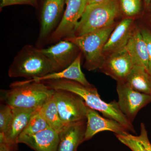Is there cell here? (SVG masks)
Listing matches in <instances>:
<instances>
[{"label": "cell", "instance_id": "1", "mask_svg": "<svg viewBox=\"0 0 151 151\" xmlns=\"http://www.w3.org/2000/svg\"><path fill=\"white\" fill-rule=\"evenodd\" d=\"M45 84L54 90H64L77 94L87 107L99 111L106 118L119 122L129 132L136 134L133 124L122 113L118 102L114 100L110 103H106L101 99L97 88L93 85L85 86L76 81L65 79L46 81Z\"/></svg>", "mask_w": 151, "mask_h": 151}, {"label": "cell", "instance_id": "2", "mask_svg": "<svg viewBox=\"0 0 151 151\" xmlns=\"http://www.w3.org/2000/svg\"><path fill=\"white\" fill-rule=\"evenodd\" d=\"M10 88L1 91V99L14 108L39 110L55 92L43 82L28 80L14 82Z\"/></svg>", "mask_w": 151, "mask_h": 151}, {"label": "cell", "instance_id": "3", "mask_svg": "<svg viewBox=\"0 0 151 151\" xmlns=\"http://www.w3.org/2000/svg\"><path fill=\"white\" fill-rule=\"evenodd\" d=\"M52 72L51 63L40 49L27 45L15 57L8 74L11 78L23 77L30 80L43 77Z\"/></svg>", "mask_w": 151, "mask_h": 151}, {"label": "cell", "instance_id": "4", "mask_svg": "<svg viewBox=\"0 0 151 151\" xmlns=\"http://www.w3.org/2000/svg\"><path fill=\"white\" fill-rule=\"evenodd\" d=\"M121 12L119 0H107L100 4L87 5L76 25L73 36L115 26V20Z\"/></svg>", "mask_w": 151, "mask_h": 151}, {"label": "cell", "instance_id": "5", "mask_svg": "<svg viewBox=\"0 0 151 151\" xmlns=\"http://www.w3.org/2000/svg\"><path fill=\"white\" fill-rule=\"evenodd\" d=\"M115 27L113 26L80 36L65 38L78 47L84 55V68L86 70L92 71L101 67L105 58L104 46Z\"/></svg>", "mask_w": 151, "mask_h": 151}, {"label": "cell", "instance_id": "6", "mask_svg": "<svg viewBox=\"0 0 151 151\" xmlns=\"http://www.w3.org/2000/svg\"><path fill=\"white\" fill-rule=\"evenodd\" d=\"M66 0H43L40 14L39 34L37 44L40 46L47 41L56 29L63 15Z\"/></svg>", "mask_w": 151, "mask_h": 151}, {"label": "cell", "instance_id": "7", "mask_svg": "<svg viewBox=\"0 0 151 151\" xmlns=\"http://www.w3.org/2000/svg\"><path fill=\"white\" fill-rule=\"evenodd\" d=\"M60 118L64 125L86 120L87 106L77 94L61 90L54 94Z\"/></svg>", "mask_w": 151, "mask_h": 151}, {"label": "cell", "instance_id": "8", "mask_svg": "<svg viewBox=\"0 0 151 151\" xmlns=\"http://www.w3.org/2000/svg\"><path fill=\"white\" fill-rule=\"evenodd\" d=\"M65 4L66 8L61 21L47 44L56 43L73 36L76 25L86 9L87 0H66Z\"/></svg>", "mask_w": 151, "mask_h": 151}, {"label": "cell", "instance_id": "9", "mask_svg": "<svg viewBox=\"0 0 151 151\" xmlns=\"http://www.w3.org/2000/svg\"><path fill=\"white\" fill-rule=\"evenodd\" d=\"M118 104L121 111L133 124L141 109L151 102V95L136 91L124 82H117Z\"/></svg>", "mask_w": 151, "mask_h": 151}, {"label": "cell", "instance_id": "10", "mask_svg": "<svg viewBox=\"0 0 151 151\" xmlns=\"http://www.w3.org/2000/svg\"><path fill=\"white\" fill-rule=\"evenodd\" d=\"M40 49L51 63L53 72L68 67L81 52L78 47L65 39L46 48Z\"/></svg>", "mask_w": 151, "mask_h": 151}, {"label": "cell", "instance_id": "11", "mask_svg": "<svg viewBox=\"0 0 151 151\" xmlns=\"http://www.w3.org/2000/svg\"><path fill=\"white\" fill-rule=\"evenodd\" d=\"M135 64L129 54L124 48L105 57L99 69L117 82H125Z\"/></svg>", "mask_w": 151, "mask_h": 151}, {"label": "cell", "instance_id": "12", "mask_svg": "<svg viewBox=\"0 0 151 151\" xmlns=\"http://www.w3.org/2000/svg\"><path fill=\"white\" fill-rule=\"evenodd\" d=\"M109 131L116 135H122L129 133L126 127L119 122L102 117L95 110L86 108V125L84 142L92 139L99 132Z\"/></svg>", "mask_w": 151, "mask_h": 151}, {"label": "cell", "instance_id": "13", "mask_svg": "<svg viewBox=\"0 0 151 151\" xmlns=\"http://www.w3.org/2000/svg\"><path fill=\"white\" fill-rule=\"evenodd\" d=\"M59 134L50 127L29 136L19 137L18 144L23 143L35 151H58Z\"/></svg>", "mask_w": 151, "mask_h": 151}, {"label": "cell", "instance_id": "14", "mask_svg": "<svg viewBox=\"0 0 151 151\" xmlns=\"http://www.w3.org/2000/svg\"><path fill=\"white\" fill-rule=\"evenodd\" d=\"M133 25V18L127 17L115 27L104 46L105 57L106 55L125 48L134 29Z\"/></svg>", "mask_w": 151, "mask_h": 151}, {"label": "cell", "instance_id": "15", "mask_svg": "<svg viewBox=\"0 0 151 151\" xmlns=\"http://www.w3.org/2000/svg\"><path fill=\"white\" fill-rule=\"evenodd\" d=\"M86 125V120L65 125L59 133L58 151H77L84 142Z\"/></svg>", "mask_w": 151, "mask_h": 151}, {"label": "cell", "instance_id": "16", "mask_svg": "<svg viewBox=\"0 0 151 151\" xmlns=\"http://www.w3.org/2000/svg\"><path fill=\"white\" fill-rule=\"evenodd\" d=\"M13 108L14 116L10 125L4 135L7 142L11 147L16 150L17 141L24 129L33 114L37 109Z\"/></svg>", "mask_w": 151, "mask_h": 151}, {"label": "cell", "instance_id": "17", "mask_svg": "<svg viewBox=\"0 0 151 151\" xmlns=\"http://www.w3.org/2000/svg\"><path fill=\"white\" fill-rule=\"evenodd\" d=\"M82 52H80L74 61L68 67L58 72H52L40 78L29 80L31 81L42 82L53 80H72L78 82L85 86H90L92 84L87 81L81 68Z\"/></svg>", "mask_w": 151, "mask_h": 151}, {"label": "cell", "instance_id": "18", "mask_svg": "<svg viewBox=\"0 0 151 151\" xmlns=\"http://www.w3.org/2000/svg\"><path fill=\"white\" fill-rule=\"evenodd\" d=\"M125 49L132 58L135 65H141L148 70V52L140 30L134 28Z\"/></svg>", "mask_w": 151, "mask_h": 151}, {"label": "cell", "instance_id": "19", "mask_svg": "<svg viewBox=\"0 0 151 151\" xmlns=\"http://www.w3.org/2000/svg\"><path fill=\"white\" fill-rule=\"evenodd\" d=\"M124 82L136 91L151 95V75L143 66L134 65Z\"/></svg>", "mask_w": 151, "mask_h": 151}, {"label": "cell", "instance_id": "20", "mask_svg": "<svg viewBox=\"0 0 151 151\" xmlns=\"http://www.w3.org/2000/svg\"><path fill=\"white\" fill-rule=\"evenodd\" d=\"M39 112L49 127L59 134L65 125L60 118L53 94L44 103L40 109Z\"/></svg>", "mask_w": 151, "mask_h": 151}, {"label": "cell", "instance_id": "21", "mask_svg": "<svg viewBox=\"0 0 151 151\" xmlns=\"http://www.w3.org/2000/svg\"><path fill=\"white\" fill-rule=\"evenodd\" d=\"M39 110L36 111L33 114L27 126L20 136L33 135L49 127L41 115Z\"/></svg>", "mask_w": 151, "mask_h": 151}, {"label": "cell", "instance_id": "22", "mask_svg": "<svg viewBox=\"0 0 151 151\" xmlns=\"http://www.w3.org/2000/svg\"><path fill=\"white\" fill-rule=\"evenodd\" d=\"M116 137L132 151H151L142 142L134 136L129 133L122 135H116Z\"/></svg>", "mask_w": 151, "mask_h": 151}, {"label": "cell", "instance_id": "23", "mask_svg": "<svg viewBox=\"0 0 151 151\" xmlns=\"http://www.w3.org/2000/svg\"><path fill=\"white\" fill-rule=\"evenodd\" d=\"M122 12L127 17L132 18L137 15L142 8L141 0H119Z\"/></svg>", "mask_w": 151, "mask_h": 151}, {"label": "cell", "instance_id": "24", "mask_svg": "<svg viewBox=\"0 0 151 151\" xmlns=\"http://www.w3.org/2000/svg\"><path fill=\"white\" fill-rule=\"evenodd\" d=\"M13 108L7 104H1L0 108V132L6 133L13 119Z\"/></svg>", "mask_w": 151, "mask_h": 151}, {"label": "cell", "instance_id": "25", "mask_svg": "<svg viewBox=\"0 0 151 151\" xmlns=\"http://www.w3.org/2000/svg\"><path fill=\"white\" fill-rule=\"evenodd\" d=\"M14 5H27L33 7L37 6V0H1V9L4 7Z\"/></svg>", "mask_w": 151, "mask_h": 151}, {"label": "cell", "instance_id": "26", "mask_svg": "<svg viewBox=\"0 0 151 151\" xmlns=\"http://www.w3.org/2000/svg\"><path fill=\"white\" fill-rule=\"evenodd\" d=\"M140 30L147 48L149 58L148 70L151 75V32L145 28L142 29Z\"/></svg>", "mask_w": 151, "mask_h": 151}, {"label": "cell", "instance_id": "27", "mask_svg": "<svg viewBox=\"0 0 151 151\" xmlns=\"http://www.w3.org/2000/svg\"><path fill=\"white\" fill-rule=\"evenodd\" d=\"M140 134L137 137L151 151V144L148 137L147 132L144 123H142L140 127Z\"/></svg>", "mask_w": 151, "mask_h": 151}, {"label": "cell", "instance_id": "28", "mask_svg": "<svg viewBox=\"0 0 151 151\" xmlns=\"http://www.w3.org/2000/svg\"><path fill=\"white\" fill-rule=\"evenodd\" d=\"M0 151H16L11 147L6 140L4 134L0 132Z\"/></svg>", "mask_w": 151, "mask_h": 151}, {"label": "cell", "instance_id": "29", "mask_svg": "<svg viewBox=\"0 0 151 151\" xmlns=\"http://www.w3.org/2000/svg\"><path fill=\"white\" fill-rule=\"evenodd\" d=\"M106 1L107 0H87V5H93L100 4V3H103Z\"/></svg>", "mask_w": 151, "mask_h": 151}, {"label": "cell", "instance_id": "30", "mask_svg": "<svg viewBox=\"0 0 151 151\" xmlns=\"http://www.w3.org/2000/svg\"><path fill=\"white\" fill-rule=\"evenodd\" d=\"M145 4L147 6H149L151 2V0H144Z\"/></svg>", "mask_w": 151, "mask_h": 151}, {"label": "cell", "instance_id": "31", "mask_svg": "<svg viewBox=\"0 0 151 151\" xmlns=\"http://www.w3.org/2000/svg\"><path fill=\"white\" fill-rule=\"evenodd\" d=\"M149 7H150V8L151 10V2L150 3V6H149Z\"/></svg>", "mask_w": 151, "mask_h": 151}]
</instances>
